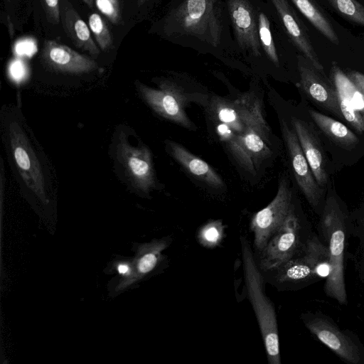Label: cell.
Here are the masks:
<instances>
[{
    "instance_id": "cell-25",
    "label": "cell",
    "mask_w": 364,
    "mask_h": 364,
    "mask_svg": "<svg viewBox=\"0 0 364 364\" xmlns=\"http://www.w3.org/2000/svg\"><path fill=\"white\" fill-rule=\"evenodd\" d=\"M88 23L98 46L103 50L109 49L112 45V38L102 17L97 13H92L89 16Z\"/></svg>"
},
{
    "instance_id": "cell-9",
    "label": "cell",
    "mask_w": 364,
    "mask_h": 364,
    "mask_svg": "<svg viewBox=\"0 0 364 364\" xmlns=\"http://www.w3.org/2000/svg\"><path fill=\"white\" fill-rule=\"evenodd\" d=\"M293 205L291 192L286 179L279 181L274 199L252 218L250 228L254 233V245L259 252L284 222Z\"/></svg>"
},
{
    "instance_id": "cell-29",
    "label": "cell",
    "mask_w": 364,
    "mask_h": 364,
    "mask_svg": "<svg viewBox=\"0 0 364 364\" xmlns=\"http://www.w3.org/2000/svg\"><path fill=\"white\" fill-rule=\"evenodd\" d=\"M50 21L58 23L60 21V0H41Z\"/></svg>"
},
{
    "instance_id": "cell-28",
    "label": "cell",
    "mask_w": 364,
    "mask_h": 364,
    "mask_svg": "<svg viewBox=\"0 0 364 364\" xmlns=\"http://www.w3.org/2000/svg\"><path fill=\"white\" fill-rule=\"evenodd\" d=\"M349 233L350 236L356 237L360 247L364 248V212L354 220L349 217Z\"/></svg>"
},
{
    "instance_id": "cell-22",
    "label": "cell",
    "mask_w": 364,
    "mask_h": 364,
    "mask_svg": "<svg viewBox=\"0 0 364 364\" xmlns=\"http://www.w3.org/2000/svg\"><path fill=\"white\" fill-rule=\"evenodd\" d=\"M291 1L323 36L333 44H339L338 37L331 21L314 0Z\"/></svg>"
},
{
    "instance_id": "cell-33",
    "label": "cell",
    "mask_w": 364,
    "mask_h": 364,
    "mask_svg": "<svg viewBox=\"0 0 364 364\" xmlns=\"http://www.w3.org/2000/svg\"><path fill=\"white\" fill-rule=\"evenodd\" d=\"M118 271L121 274H125L129 272V267L127 265L122 264L119 265Z\"/></svg>"
},
{
    "instance_id": "cell-27",
    "label": "cell",
    "mask_w": 364,
    "mask_h": 364,
    "mask_svg": "<svg viewBox=\"0 0 364 364\" xmlns=\"http://www.w3.org/2000/svg\"><path fill=\"white\" fill-rule=\"evenodd\" d=\"M99 11L112 23L117 24L121 20L119 0H95Z\"/></svg>"
},
{
    "instance_id": "cell-31",
    "label": "cell",
    "mask_w": 364,
    "mask_h": 364,
    "mask_svg": "<svg viewBox=\"0 0 364 364\" xmlns=\"http://www.w3.org/2000/svg\"><path fill=\"white\" fill-rule=\"evenodd\" d=\"M355 257V264L358 277L362 284L364 286V248L360 247L358 255Z\"/></svg>"
},
{
    "instance_id": "cell-11",
    "label": "cell",
    "mask_w": 364,
    "mask_h": 364,
    "mask_svg": "<svg viewBox=\"0 0 364 364\" xmlns=\"http://www.w3.org/2000/svg\"><path fill=\"white\" fill-rule=\"evenodd\" d=\"M139 94L159 115L182 127L191 129L193 124L185 109V98L179 88L169 81H162L159 88L136 82Z\"/></svg>"
},
{
    "instance_id": "cell-15",
    "label": "cell",
    "mask_w": 364,
    "mask_h": 364,
    "mask_svg": "<svg viewBox=\"0 0 364 364\" xmlns=\"http://www.w3.org/2000/svg\"><path fill=\"white\" fill-rule=\"evenodd\" d=\"M331 73L343 117L356 130L363 132L364 94L336 64L332 65Z\"/></svg>"
},
{
    "instance_id": "cell-14",
    "label": "cell",
    "mask_w": 364,
    "mask_h": 364,
    "mask_svg": "<svg viewBox=\"0 0 364 364\" xmlns=\"http://www.w3.org/2000/svg\"><path fill=\"white\" fill-rule=\"evenodd\" d=\"M228 11L240 48L259 57L262 46L254 8L247 0H228Z\"/></svg>"
},
{
    "instance_id": "cell-21",
    "label": "cell",
    "mask_w": 364,
    "mask_h": 364,
    "mask_svg": "<svg viewBox=\"0 0 364 364\" xmlns=\"http://www.w3.org/2000/svg\"><path fill=\"white\" fill-rule=\"evenodd\" d=\"M309 113L320 130L333 143L349 148L358 142L356 135L343 123L314 109H309Z\"/></svg>"
},
{
    "instance_id": "cell-6",
    "label": "cell",
    "mask_w": 364,
    "mask_h": 364,
    "mask_svg": "<svg viewBox=\"0 0 364 364\" xmlns=\"http://www.w3.org/2000/svg\"><path fill=\"white\" fill-rule=\"evenodd\" d=\"M210 107L213 116L219 122L218 133L239 163L240 138L252 124L263 118L259 102L250 98L235 102L215 99Z\"/></svg>"
},
{
    "instance_id": "cell-7",
    "label": "cell",
    "mask_w": 364,
    "mask_h": 364,
    "mask_svg": "<svg viewBox=\"0 0 364 364\" xmlns=\"http://www.w3.org/2000/svg\"><path fill=\"white\" fill-rule=\"evenodd\" d=\"M303 228L293 205L283 224L260 252V268L274 271L297 255L314 233Z\"/></svg>"
},
{
    "instance_id": "cell-2",
    "label": "cell",
    "mask_w": 364,
    "mask_h": 364,
    "mask_svg": "<svg viewBox=\"0 0 364 364\" xmlns=\"http://www.w3.org/2000/svg\"><path fill=\"white\" fill-rule=\"evenodd\" d=\"M166 37H193L213 47L222 40L223 21L219 0H181L161 21Z\"/></svg>"
},
{
    "instance_id": "cell-26",
    "label": "cell",
    "mask_w": 364,
    "mask_h": 364,
    "mask_svg": "<svg viewBox=\"0 0 364 364\" xmlns=\"http://www.w3.org/2000/svg\"><path fill=\"white\" fill-rule=\"evenodd\" d=\"M223 232L224 227L221 221L212 220L200 229L198 237L203 245L213 247L220 242Z\"/></svg>"
},
{
    "instance_id": "cell-3",
    "label": "cell",
    "mask_w": 364,
    "mask_h": 364,
    "mask_svg": "<svg viewBox=\"0 0 364 364\" xmlns=\"http://www.w3.org/2000/svg\"><path fill=\"white\" fill-rule=\"evenodd\" d=\"M245 281L248 297L255 311L270 364H280L279 340L275 309L264 292L262 276L253 257L249 242L241 237Z\"/></svg>"
},
{
    "instance_id": "cell-32",
    "label": "cell",
    "mask_w": 364,
    "mask_h": 364,
    "mask_svg": "<svg viewBox=\"0 0 364 364\" xmlns=\"http://www.w3.org/2000/svg\"><path fill=\"white\" fill-rule=\"evenodd\" d=\"M347 75L364 94V74L358 71H350Z\"/></svg>"
},
{
    "instance_id": "cell-24",
    "label": "cell",
    "mask_w": 364,
    "mask_h": 364,
    "mask_svg": "<svg viewBox=\"0 0 364 364\" xmlns=\"http://www.w3.org/2000/svg\"><path fill=\"white\" fill-rule=\"evenodd\" d=\"M258 32L261 46L268 58L277 66L279 65V57L273 41L270 29V23L264 13L258 15Z\"/></svg>"
},
{
    "instance_id": "cell-10",
    "label": "cell",
    "mask_w": 364,
    "mask_h": 364,
    "mask_svg": "<svg viewBox=\"0 0 364 364\" xmlns=\"http://www.w3.org/2000/svg\"><path fill=\"white\" fill-rule=\"evenodd\" d=\"M9 138L14 160L23 180L38 197H46V182L40 161L18 122L9 126Z\"/></svg>"
},
{
    "instance_id": "cell-20",
    "label": "cell",
    "mask_w": 364,
    "mask_h": 364,
    "mask_svg": "<svg viewBox=\"0 0 364 364\" xmlns=\"http://www.w3.org/2000/svg\"><path fill=\"white\" fill-rule=\"evenodd\" d=\"M61 6L63 25L74 45L92 55H99L100 49L92 40L90 28L85 22L68 0H61Z\"/></svg>"
},
{
    "instance_id": "cell-18",
    "label": "cell",
    "mask_w": 364,
    "mask_h": 364,
    "mask_svg": "<svg viewBox=\"0 0 364 364\" xmlns=\"http://www.w3.org/2000/svg\"><path fill=\"white\" fill-rule=\"evenodd\" d=\"M291 124L316 182L325 186L328 182L326 157L317 134L301 119L293 117Z\"/></svg>"
},
{
    "instance_id": "cell-5",
    "label": "cell",
    "mask_w": 364,
    "mask_h": 364,
    "mask_svg": "<svg viewBox=\"0 0 364 364\" xmlns=\"http://www.w3.org/2000/svg\"><path fill=\"white\" fill-rule=\"evenodd\" d=\"M301 321L308 331L348 364H364V344L353 331L342 329L321 311L304 313Z\"/></svg>"
},
{
    "instance_id": "cell-36",
    "label": "cell",
    "mask_w": 364,
    "mask_h": 364,
    "mask_svg": "<svg viewBox=\"0 0 364 364\" xmlns=\"http://www.w3.org/2000/svg\"><path fill=\"white\" fill-rule=\"evenodd\" d=\"M8 1H10L11 0H7Z\"/></svg>"
},
{
    "instance_id": "cell-19",
    "label": "cell",
    "mask_w": 364,
    "mask_h": 364,
    "mask_svg": "<svg viewBox=\"0 0 364 364\" xmlns=\"http://www.w3.org/2000/svg\"><path fill=\"white\" fill-rule=\"evenodd\" d=\"M166 144L172 157L190 174L213 188H220L224 186L222 178L207 162L191 153L180 144L167 141Z\"/></svg>"
},
{
    "instance_id": "cell-12",
    "label": "cell",
    "mask_w": 364,
    "mask_h": 364,
    "mask_svg": "<svg viewBox=\"0 0 364 364\" xmlns=\"http://www.w3.org/2000/svg\"><path fill=\"white\" fill-rule=\"evenodd\" d=\"M282 130L297 184L310 205L320 216L323 208L321 188L314 178L294 129L283 122Z\"/></svg>"
},
{
    "instance_id": "cell-1",
    "label": "cell",
    "mask_w": 364,
    "mask_h": 364,
    "mask_svg": "<svg viewBox=\"0 0 364 364\" xmlns=\"http://www.w3.org/2000/svg\"><path fill=\"white\" fill-rule=\"evenodd\" d=\"M319 237L326 245L329 257V273L325 279L326 295L341 305L348 304L344 276V257L349 233V215L341 203L328 194L320 215Z\"/></svg>"
},
{
    "instance_id": "cell-16",
    "label": "cell",
    "mask_w": 364,
    "mask_h": 364,
    "mask_svg": "<svg viewBox=\"0 0 364 364\" xmlns=\"http://www.w3.org/2000/svg\"><path fill=\"white\" fill-rule=\"evenodd\" d=\"M41 59L51 70L72 75L87 73L98 67L96 62L88 56L54 41H44Z\"/></svg>"
},
{
    "instance_id": "cell-30",
    "label": "cell",
    "mask_w": 364,
    "mask_h": 364,
    "mask_svg": "<svg viewBox=\"0 0 364 364\" xmlns=\"http://www.w3.org/2000/svg\"><path fill=\"white\" fill-rule=\"evenodd\" d=\"M9 72L11 77L16 82H20L24 77L26 70L21 61H14L11 63Z\"/></svg>"
},
{
    "instance_id": "cell-4",
    "label": "cell",
    "mask_w": 364,
    "mask_h": 364,
    "mask_svg": "<svg viewBox=\"0 0 364 364\" xmlns=\"http://www.w3.org/2000/svg\"><path fill=\"white\" fill-rule=\"evenodd\" d=\"M274 271L280 284L306 287L326 279L329 273L328 248L319 236L313 233L297 255Z\"/></svg>"
},
{
    "instance_id": "cell-17",
    "label": "cell",
    "mask_w": 364,
    "mask_h": 364,
    "mask_svg": "<svg viewBox=\"0 0 364 364\" xmlns=\"http://www.w3.org/2000/svg\"><path fill=\"white\" fill-rule=\"evenodd\" d=\"M274 5L285 30L303 55L319 71L323 67L314 48L306 27L297 16L287 0H270Z\"/></svg>"
},
{
    "instance_id": "cell-23",
    "label": "cell",
    "mask_w": 364,
    "mask_h": 364,
    "mask_svg": "<svg viewBox=\"0 0 364 364\" xmlns=\"http://www.w3.org/2000/svg\"><path fill=\"white\" fill-rule=\"evenodd\" d=\"M328 4L348 20L364 26V6L356 0H326Z\"/></svg>"
},
{
    "instance_id": "cell-35",
    "label": "cell",
    "mask_w": 364,
    "mask_h": 364,
    "mask_svg": "<svg viewBox=\"0 0 364 364\" xmlns=\"http://www.w3.org/2000/svg\"><path fill=\"white\" fill-rule=\"evenodd\" d=\"M148 0H137V3L139 6H142L145 4V2Z\"/></svg>"
},
{
    "instance_id": "cell-34",
    "label": "cell",
    "mask_w": 364,
    "mask_h": 364,
    "mask_svg": "<svg viewBox=\"0 0 364 364\" xmlns=\"http://www.w3.org/2000/svg\"><path fill=\"white\" fill-rule=\"evenodd\" d=\"M83 1L90 8L93 6L94 0H83Z\"/></svg>"
},
{
    "instance_id": "cell-13",
    "label": "cell",
    "mask_w": 364,
    "mask_h": 364,
    "mask_svg": "<svg viewBox=\"0 0 364 364\" xmlns=\"http://www.w3.org/2000/svg\"><path fill=\"white\" fill-rule=\"evenodd\" d=\"M300 86L316 105L338 117H343L334 85L303 55L298 56Z\"/></svg>"
},
{
    "instance_id": "cell-8",
    "label": "cell",
    "mask_w": 364,
    "mask_h": 364,
    "mask_svg": "<svg viewBox=\"0 0 364 364\" xmlns=\"http://www.w3.org/2000/svg\"><path fill=\"white\" fill-rule=\"evenodd\" d=\"M116 159L135 188L148 192L156 185L152 154L145 144L134 146L120 133L116 144Z\"/></svg>"
}]
</instances>
